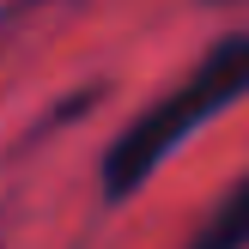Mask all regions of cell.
<instances>
[{
    "label": "cell",
    "instance_id": "obj_2",
    "mask_svg": "<svg viewBox=\"0 0 249 249\" xmlns=\"http://www.w3.org/2000/svg\"><path fill=\"white\" fill-rule=\"evenodd\" d=\"M189 249H249V177L225 195V207L201 225V237Z\"/></svg>",
    "mask_w": 249,
    "mask_h": 249
},
{
    "label": "cell",
    "instance_id": "obj_1",
    "mask_svg": "<svg viewBox=\"0 0 249 249\" xmlns=\"http://www.w3.org/2000/svg\"><path fill=\"white\" fill-rule=\"evenodd\" d=\"M237 97H249V36H225V43H213L201 55V67L164 104H152L140 122H128V134L104 152V195L109 201H128L195 128L225 116Z\"/></svg>",
    "mask_w": 249,
    "mask_h": 249
}]
</instances>
